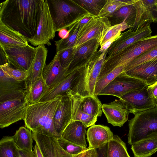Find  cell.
Returning <instances> with one entry per match:
<instances>
[{"instance_id": "6da1fadb", "label": "cell", "mask_w": 157, "mask_h": 157, "mask_svg": "<svg viewBox=\"0 0 157 157\" xmlns=\"http://www.w3.org/2000/svg\"><path fill=\"white\" fill-rule=\"evenodd\" d=\"M40 0H6L0 4V21L19 32L28 42L36 33Z\"/></svg>"}, {"instance_id": "7a4b0ae2", "label": "cell", "mask_w": 157, "mask_h": 157, "mask_svg": "<svg viewBox=\"0 0 157 157\" xmlns=\"http://www.w3.org/2000/svg\"><path fill=\"white\" fill-rule=\"evenodd\" d=\"M61 95L50 101L29 104L24 120L25 127L35 132L58 139L61 136L56 131L54 118Z\"/></svg>"}, {"instance_id": "3957f363", "label": "cell", "mask_w": 157, "mask_h": 157, "mask_svg": "<svg viewBox=\"0 0 157 157\" xmlns=\"http://www.w3.org/2000/svg\"><path fill=\"white\" fill-rule=\"evenodd\" d=\"M98 51L81 65L79 76L71 90L83 96L94 95L95 86L107 55Z\"/></svg>"}, {"instance_id": "277c9868", "label": "cell", "mask_w": 157, "mask_h": 157, "mask_svg": "<svg viewBox=\"0 0 157 157\" xmlns=\"http://www.w3.org/2000/svg\"><path fill=\"white\" fill-rule=\"evenodd\" d=\"M157 46V34L139 40L118 53L106 56L99 78L115 68L126 67L133 59Z\"/></svg>"}, {"instance_id": "5b68a950", "label": "cell", "mask_w": 157, "mask_h": 157, "mask_svg": "<svg viewBox=\"0 0 157 157\" xmlns=\"http://www.w3.org/2000/svg\"><path fill=\"white\" fill-rule=\"evenodd\" d=\"M56 32L70 26L80 16L89 12L73 0H47Z\"/></svg>"}, {"instance_id": "8992f818", "label": "cell", "mask_w": 157, "mask_h": 157, "mask_svg": "<svg viewBox=\"0 0 157 157\" xmlns=\"http://www.w3.org/2000/svg\"><path fill=\"white\" fill-rule=\"evenodd\" d=\"M128 143L131 145L151 133L157 132V108L135 115L128 121Z\"/></svg>"}, {"instance_id": "52a82bcc", "label": "cell", "mask_w": 157, "mask_h": 157, "mask_svg": "<svg viewBox=\"0 0 157 157\" xmlns=\"http://www.w3.org/2000/svg\"><path fill=\"white\" fill-rule=\"evenodd\" d=\"M40 15L34 36L28 42L34 46L42 44L52 45L50 42L55 36L54 24L51 17L47 0H40Z\"/></svg>"}, {"instance_id": "ba28073f", "label": "cell", "mask_w": 157, "mask_h": 157, "mask_svg": "<svg viewBox=\"0 0 157 157\" xmlns=\"http://www.w3.org/2000/svg\"><path fill=\"white\" fill-rule=\"evenodd\" d=\"M147 86L145 82L130 76L123 71L103 89L98 96L112 95L120 98L128 93L144 89Z\"/></svg>"}, {"instance_id": "9c48e42d", "label": "cell", "mask_w": 157, "mask_h": 157, "mask_svg": "<svg viewBox=\"0 0 157 157\" xmlns=\"http://www.w3.org/2000/svg\"><path fill=\"white\" fill-rule=\"evenodd\" d=\"M28 105L26 98H17L0 102V127H7L24 120Z\"/></svg>"}, {"instance_id": "30bf717a", "label": "cell", "mask_w": 157, "mask_h": 157, "mask_svg": "<svg viewBox=\"0 0 157 157\" xmlns=\"http://www.w3.org/2000/svg\"><path fill=\"white\" fill-rule=\"evenodd\" d=\"M0 46L9 64L16 69L26 71L28 70L35 56L36 48L30 45Z\"/></svg>"}, {"instance_id": "8fae6325", "label": "cell", "mask_w": 157, "mask_h": 157, "mask_svg": "<svg viewBox=\"0 0 157 157\" xmlns=\"http://www.w3.org/2000/svg\"><path fill=\"white\" fill-rule=\"evenodd\" d=\"M111 26L107 17H93L79 29L74 48L93 39H96L100 42Z\"/></svg>"}, {"instance_id": "7c38bea8", "label": "cell", "mask_w": 157, "mask_h": 157, "mask_svg": "<svg viewBox=\"0 0 157 157\" xmlns=\"http://www.w3.org/2000/svg\"><path fill=\"white\" fill-rule=\"evenodd\" d=\"M28 92L26 80L17 81L7 75L0 68V102L26 98Z\"/></svg>"}, {"instance_id": "4fadbf2b", "label": "cell", "mask_w": 157, "mask_h": 157, "mask_svg": "<svg viewBox=\"0 0 157 157\" xmlns=\"http://www.w3.org/2000/svg\"><path fill=\"white\" fill-rule=\"evenodd\" d=\"M147 86L128 93L120 98L123 101L130 113L135 115L155 107L149 94Z\"/></svg>"}, {"instance_id": "5bb4252c", "label": "cell", "mask_w": 157, "mask_h": 157, "mask_svg": "<svg viewBox=\"0 0 157 157\" xmlns=\"http://www.w3.org/2000/svg\"><path fill=\"white\" fill-rule=\"evenodd\" d=\"M151 33L149 24L135 32H133L130 28L121 33L118 39L107 49V56L118 53L139 40L151 36Z\"/></svg>"}, {"instance_id": "9a60e30c", "label": "cell", "mask_w": 157, "mask_h": 157, "mask_svg": "<svg viewBox=\"0 0 157 157\" xmlns=\"http://www.w3.org/2000/svg\"><path fill=\"white\" fill-rule=\"evenodd\" d=\"M133 5L136 10L134 23L130 28L133 32L150 23H156L157 18V0H136Z\"/></svg>"}, {"instance_id": "2e32d148", "label": "cell", "mask_w": 157, "mask_h": 157, "mask_svg": "<svg viewBox=\"0 0 157 157\" xmlns=\"http://www.w3.org/2000/svg\"><path fill=\"white\" fill-rule=\"evenodd\" d=\"M102 109L108 122L114 126H122L128 120L130 113L123 101L120 98L103 104Z\"/></svg>"}, {"instance_id": "e0dca14e", "label": "cell", "mask_w": 157, "mask_h": 157, "mask_svg": "<svg viewBox=\"0 0 157 157\" xmlns=\"http://www.w3.org/2000/svg\"><path fill=\"white\" fill-rule=\"evenodd\" d=\"M33 140L39 147L44 157H73L60 145L58 139L32 132Z\"/></svg>"}, {"instance_id": "ac0fdd59", "label": "cell", "mask_w": 157, "mask_h": 157, "mask_svg": "<svg viewBox=\"0 0 157 157\" xmlns=\"http://www.w3.org/2000/svg\"><path fill=\"white\" fill-rule=\"evenodd\" d=\"M81 66L68 70L64 78L54 86L49 89L40 102L51 100L58 96L66 94L68 90L72 89L79 77Z\"/></svg>"}, {"instance_id": "d6986e66", "label": "cell", "mask_w": 157, "mask_h": 157, "mask_svg": "<svg viewBox=\"0 0 157 157\" xmlns=\"http://www.w3.org/2000/svg\"><path fill=\"white\" fill-rule=\"evenodd\" d=\"M72 105L71 99L66 94L61 96L54 118V124L56 132L61 135L71 122Z\"/></svg>"}, {"instance_id": "ffe728a7", "label": "cell", "mask_w": 157, "mask_h": 157, "mask_svg": "<svg viewBox=\"0 0 157 157\" xmlns=\"http://www.w3.org/2000/svg\"><path fill=\"white\" fill-rule=\"evenodd\" d=\"M89 147L101 149L113 138L114 135L109 127L100 124L90 127L86 132Z\"/></svg>"}, {"instance_id": "44dd1931", "label": "cell", "mask_w": 157, "mask_h": 157, "mask_svg": "<svg viewBox=\"0 0 157 157\" xmlns=\"http://www.w3.org/2000/svg\"><path fill=\"white\" fill-rule=\"evenodd\" d=\"M33 59L27 71L29 76L26 80L29 91L32 84L39 77L42 76L44 69L46 65V61L48 50L45 45L38 46Z\"/></svg>"}, {"instance_id": "7402d4cb", "label": "cell", "mask_w": 157, "mask_h": 157, "mask_svg": "<svg viewBox=\"0 0 157 157\" xmlns=\"http://www.w3.org/2000/svg\"><path fill=\"white\" fill-rule=\"evenodd\" d=\"M124 71L150 85L157 81V60L144 63Z\"/></svg>"}, {"instance_id": "603a6c76", "label": "cell", "mask_w": 157, "mask_h": 157, "mask_svg": "<svg viewBox=\"0 0 157 157\" xmlns=\"http://www.w3.org/2000/svg\"><path fill=\"white\" fill-rule=\"evenodd\" d=\"M100 41L96 39L90 40L73 48L72 59L68 70L80 66L98 51Z\"/></svg>"}, {"instance_id": "cb8c5ba5", "label": "cell", "mask_w": 157, "mask_h": 157, "mask_svg": "<svg viewBox=\"0 0 157 157\" xmlns=\"http://www.w3.org/2000/svg\"><path fill=\"white\" fill-rule=\"evenodd\" d=\"M68 70L63 68L59 60V52H56L53 59L45 67L43 77L49 89L54 86L64 77Z\"/></svg>"}, {"instance_id": "d4e9b609", "label": "cell", "mask_w": 157, "mask_h": 157, "mask_svg": "<svg viewBox=\"0 0 157 157\" xmlns=\"http://www.w3.org/2000/svg\"><path fill=\"white\" fill-rule=\"evenodd\" d=\"M86 128L81 121H75L70 123L62 134V137L76 145L86 148Z\"/></svg>"}, {"instance_id": "484cf974", "label": "cell", "mask_w": 157, "mask_h": 157, "mask_svg": "<svg viewBox=\"0 0 157 157\" xmlns=\"http://www.w3.org/2000/svg\"><path fill=\"white\" fill-rule=\"evenodd\" d=\"M135 157H149L157 151V132H153L131 145Z\"/></svg>"}, {"instance_id": "4316f807", "label": "cell", "mask_w": 157, "mask_h": 157, "mask_svg": "<svg viewBox=\"0 0 157 157\" xmlns=\"http://www.w3.org/2000/svg\"><path fill=\"white\" fill-rule=\"evenodd\" d=\"M66 94L69 97L71 101L72 117L71 122L75 121H81L86 128L95 124L98 117L89 115L83 112L78 94L71 90H68Z\"/></svg>"}, {"instance_id": "83f0119b", "label": "cell", "mask_w": 157, "mask_h": 157, "mask_svg": "<svg viewBox=\"0 0 157 157\" xmlns=\"http://www.w3.org/2000/svg\"><path fill=\"white\" fill-rule=\"evenodd\" d=\"M0 45L25 46L29 45L23 35L0 21Z\"/></svg>"}, {"instance_id": "f1b7e54d", "label": "cell", "mask_w": 157, "mask_h": 157, "mask_svg": "<svg viewBox=\"0 0 157 157\" xmlns=\"http://www.w3.org/2000/svg\"><path fill=\"white\" fill-rule=\"evenodd\" d=\"M78 95L83 112L94 117H98L101 116L103 112L102 109V104L98 96H83L78 94Z\"/></svg>"}, {"instance_id": "f546056e", "label": "cell", "mask_w": 157, "mask_h": 157, "mask_svg": "<svg viewBox=\"0 0 157 157\" xmlns=\"http://www.w3.org/2000/svg\"><path fill=\"white\" fill-rule=\"evenodd\" d=\"M136 15V10L132 4L121 8L113 13L111 18L114 25L124 21L132 27L134 23Z\"/></svg>"}, {"instance_id": "4dcf8cb0", "label": "cell", "mask_w": 157, "mask_h": 157, "mask_svg": "<svg viewBox=\"0 0 157 157\" xmlns=\"http://www.w3.org/2000/svg\"><path fill=\"white\" fill-rule=\"evenodd\" d=\"M12 136L18 149L29 151H33V139L30 130L25 127H21Z\"/></svg>"}, {"instance_id": "1f68e13d", "label": "cell", "mask_w": 157, "mask_h": 157, "mask_svg": "<svg viewBox=\"0 0 157 157\" xmlns=\"http://www.w3.org/2000/svg\"><path fill=\"white\" fill-rule=\"evenodd\" d=\"M48 89L43 76L38 78L31 86L26 95L28 105L39 102Z\"/></svg>"}, {"instance_id": "d6a6232c", "label": "cell", "mask_w": 157, "mask_h": 157, "mask_svg": "<svg viewBox=\"0 0 157 157\" xmlns=\"http://www.w3.org/2000/svg\"><path fill=\"white\" fill-rule=\"evenodd\" d=\"M106 157H130L125 144L117 135L107 144Z\"/></svg>"}, {"instance_id": "836d02e7", "label": "cell", "mask_w": 157, "mask_h": 157, "mask_svg": "<svg viewBox=\"0 0 157 157\" xmlns=\"http://www.w3.org/2000/svg\"><path fill=\"white\" fill-rule=\"evenodd\" d=\"M136 0H105V5L98 17H112L113 13L121 8L133 4Z\"/></svg>"}, {"instance_id": "e575fe53", "label": "cell", "mask_w": 157, "mask_h": 157, "mask_svg": "<svg viewBox=\"0 0 157 157\" xmlns=\"http://www.w3.org/2000/svg\"><path fill=\"white\" fill-rule=\"evenodd\" d=\"M68 28L69 35L67 38L55 41L56 52L74 48L79 26L75 23L73 22Z\"/></svg>"}, {"instance_id": "d590c367", "label": "cell", "mask_w": 157, "mask_h": 157, "mask_svg": "<svg viewBox=\"0 0 157 157\" xmlns=\"http://www.w3.org/2000/svg\"><path fill=\"white\" fill-rule=\"evenodd\" d=\"M0 157H20L19 149L12 136H4L0 141Z\"/></svg>"}, {"instance_id": "8d00e7d4", "label": "cell", "mask_w": 157, "mask_h": 157, "mask_svg": "<svg viewBox=\"0 0 157 157\" xmlns=\"http://www.w3.org/2000/svg\"><path fill=\"white\" fill-rule=\"evenodd\" d=\"M77 3L88 12L98 17L105 5V0H75Z\"/></svg>"}, {"instance_id": "74e56055", "label": "cell", "mask_w": 157, "mask_h": 157, "mask_svg": "<svg viewBox=\"0 0 157 157\" xmlns=\"http://www.w3.org/2000/svg\"><path fill=\"white\" fill-rule=\"evenodd\" d=\"M154 60H157V46L133 59L126 67L124 71L144 63Z\"/></svg>"}, {"instance_id": "f35d334b", "label": "cell", "mask_w": 157, "mask_h": 157, "mask_svg": "<svg viewBox=\"0 0 157 157\" xmlns=\"http://www.w3.org/2000/svg\"><path fill=\"white\" fill-rule=\"evenodd\" d=\"M0 68L7 75L17 81H22L26 80L29 76L27 71L13 69L10 67L8 63L0 65Z\"/></svg>"}, {"instance_id": "ab89813d", "label": "cell", "mask_w": 157, "mask_h": 157, "mask_svg": "<svg viewBox=\"0 0 157 157\" xmlns=\"http://www.w3.org/2000/svg\"><path fill=\"white\" fill-rule=\"evenodd\" d=\"M131 28L124 21L118 24L111 26L109 29L105 36L100 42V46L107 41L126 29Z\"/></svg>"}, {"instance_id": "60d3db41", "label": "cell", "mask_w": 157, "mask_h": 157, "mask_svg": "<svg viewBox=\"0 0 157 157\" xmlns=\"http://www.w3.org/2000/svg\"><path fill=\"white\" fill-rule=\"evenodd\" d=\"M57 140L61 147L67 153L72 155H77L86 149V148L74 144L62 137Z\"/></svg>"}, {"instance_id": "b9f144b4", "label": "cell", "mask_w": 157, "mask_h": 157, "mask_svg": "<svg viewBox=\"0 0 157 157\" xmlns=\"http://www.w3.org/2000/svg\"><path fill=\"white\" fill-rule=\"evenodd\" d=\"M73 50V48H71L57 52L61 66L68 70L71 62Z\"/></svg>"}, {"instance_id": "7bdbcfd3", "label": "cell", "mask_w": 157, "mask_h": 157, "mask_svg": "<svg viewBox=\"0 0 157 157\" xmlns=\"http://www.w3.org/2000/svg\"><path fill=\"white\" fill-rule=\"evenodd\" d=\"M98 155L97 149L95 148H87L81 153L73 155V157H98Z\"/></svg>"}, {"instance_id": "ee69618b", "label": "cell", "mask_w": 157, "mask_h": 157, "mask_svg": "<svg viewBox=\"0 0 157 157\" xmlns=\"http://www.w3.org/2000/svg\"><path fill=\"white\" fill-rule=\"evenodd\" d=\"M121 33L118 34L107 41L103 45L100 46L99 49L98 51L100 52H102L104 51L107 50L113 42L118 39Z\"/></svg>"}, {"instance_id": "f6af8a7d", "label": "cell", "mask_w": 157, "mask_h": 157, "mask_svg": "<svg viewBox=\"0 0 157 157\" xmlns=\"http://www.w3.org/2000/svg\"><path fill=\"white\" fill-rule=\"evenodd\" d=\"M20 157H34L33 151H29L19 149Z\"/></svg>"}, {"instance_id": "bcb514c9", "label": "cell", "mask_w": 157, "mask_h": 157, "mask_svg": "<svg viewBox=\"0 0 157 157\" xmlns=\"http://www.w3.org/2000/svg\"><path fill=\"white\" fill-rule=\"evenodd\" d=\"M58 35L61 39H65L69 36V32L66 29H63L59 31Z\"/></svg>"}, {"instance_id": "7dc6e473", "label": "cell", "mask_w": 157, "mask_h": 157, "mask_svg": "<svg viewBox=\"0 0 157 157\" xmlns=\"http://www.w3.org/2000/svg\"><path fill=\"white\" fill-rule=\"evenodd\" d=\"M33 149L34 157H44L39 147L36 143Z\"/></svg>"}, {"instance_id": "c3c4849f", "label": "cell", "mask_w": 157, "mask_h": 157, "mask_svg": "<svg viewBox=\"0 0 157 157\" xmlns=\"http://www.w3.org/2000/svg\"><path fill=\"white\" fill-rule=\"evenodd\" d=\"M153 102L154 104L155 105V107L157 108V96L156 97L153 99Z\"/></svg>"}, {"instance_id": "681fc988", "label": "cell", "mask_w": 157, "mask_h": 157, "mask_svg": "<svg viewBox=\"0 0 157 157\" xmlns=\"http://www.w3.org/2000/svg\"><path fill=\"white\" fill-rule=\"evenodd\" d=\"M156 11H157V9H156ZM156 23H157V19H156Z\"/></svg>"}, {"instance_id": "f907efd6", "label": "cell", "mask_w": 157, "mask_h": 157, "mask_svg": "<svg viewBox=\"0 0 157 157\" xmlns=\"http://www.w3.org/2000/svg\"></svg>"}]
</instances>
